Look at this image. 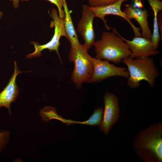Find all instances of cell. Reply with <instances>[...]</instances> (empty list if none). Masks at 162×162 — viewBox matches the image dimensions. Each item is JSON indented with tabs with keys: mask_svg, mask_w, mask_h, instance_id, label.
Instances as JSON below:
<instances>
[{
	"mask_svg": "<svg viewBox=\"0 0 162 162\" xmlns=\"http://www.w3.org/2000/svg\"><path fill=\"white\" fill-rule=\"evenodd\" d=\"M40 114L44 122H47L52 119L63 121V119L58 115L56 108L51 106H46L41 110Z\"/></svg>",
	"mask_w": 162,
	"mask_h": 162,
	"instance_id": "14",
	"label": "cell"
},
{
	"mask_svg": "<svg viewBox=\"0 0 162 162\" xmlns=\"http://www.w3.org/2000/svg\"><path fill=\"white\" fill-rule=\"evenodd\" d=\"M123 12L128 18L136 20L140 25L142 29V37L151 39L152 34L149 28L148 18L149 16L147 10L134 6L133 4L124 5Z\"/></svg>",
	"mask_w": 162,
	"mask_h": 162,
	"instance_id": "12",
	"label": "cell"
},
{
	"mask_svg": "<svg viewBox=\"0 0 162 162\" xmlns=\"http://www.w3.org/2000/svg\"><path fill=\"white\" fill-rule=\"evenodd\" d=\"M104 108L103 120L100 129L107 135L119 117L120 108L118 98L114 94L106 92L104 97Z\"/></svg>",
	"mask_w": 162,
	"mask_h": 162,
	"instance_id": "7",
	"label": "cell"
},
{
	"mask_svg": "<svg viewBox=\"0 0 162 162\" xmlns=\"http://www.w3.org/2000/svg\"><path fill=\"white\" fill-rule=\"evenodd\" d=\"M10 1H12L14 7L15 8H18L19 5V0H10Z\"/></svg>",
	"mask_w": 162,
	"mask_h": 162,
	"instance_id": "20",
	"label": "cell"
},
{
	"mask_svg": "<svg viewBox=\"0 0 162 162\" xmlns=\"http://www.w3.org/2000/svg\"><path fill=\"white\" fill-rule=\"evenodd\" d=\"M154 14H157L162 9V2L160 0H148Z\"/></svg>",
	"mask_w": 162,
	"mask_h": 162,
	"instance_id": "19",
	"label": "cell"
},
{
	"mask_svg": "<svg viewBox=\"0 0 162 162\" xmlns=\"http://www.w3.org/2000/svg\"><path fill=\"white\" fill-rule=\"evenodd\" d=\"M129 73L127 84L132 88L140 86V82L147 81L150 87L154 86L155 79L160 75L153 59L149 57L132 58L129 57L122 59Z\"/></svg>",
	"mask_w": 162,
	"mask_h": 162,
	"instance_id": "3",
	"label": "cell"
},
{
	"mask_svg": "<svg viewBox=\"0 0 162 162\" xmlns=\"http://www.w3.org/2000/svg\"><path fill=\"white\" fill-rule=\"evenodd\" d=\"M83 44H80L77 47H71L68 55L69 60L74 64L71 80L78 89L81 88L83 83L88 82L92 75L93 58Z\"/></svg>",
	"mask_w": 162,
	"mask_h": 162,
	"instance_id": "4",
	"label": "cell"
},
{
	"mask_svg": "<svg viewBox=\"0 0 162 162\" xmlns=\"http://www.w3.org/2000/svg\"><path fill=\"white\" fill-rule=\"evenodd\" d=\"M103 110L101 108H96L92 115L86 121L81 122V124L92 126L100 125L102 122Z\"/></svg>",
	"mask_w": 162,
	"mask_h": 162,
	"instance_id": "15",
	"label": "cell"
},
{
	"mask_svg": "<svg viewBox=\"0 0 162 162\" xmlns=\"http://www.w3.org/2000/svg\"><path fill=\"white\" fill-rule=\"evenodd\" d=\"M109 62L93 58V72L87 83L99 82L114 76L128 78L129 73L127 68L116 66Z\"/></svg>",
	"mask_w": 162,
	"mask_h": 162,
	"instance_id": "6",
	"label": "cell"
},
{
	"mask_svg": "<svg viewBox=\"0 0 162 162\" xmlns=\"http://www.w3.org/2000/svg\"><path fill=\"white\" fill-rule=\"evenodd\" d=\"M162 126L152 125L138 134L134 146L139 156L146 161H162Z\"/></svg>",
	"mask_w": 162,
	"mask_h": 162,
	"instance_id": "2",
	"label": "cell"
},
{
	"mask_svg": "<svg viewBox=\"0 0 162 162\" xmlns=\"http://www.w3.org/2000/svg\"><path fill=\"white\" fill-rule=\"evenodd\" d=\"M118 0H88L90 7H97L106 5L113 3Z\"/></svg>",
	"mask_w": 162,
	"mask_h": 162,
	"instance_id": "18",
	"label": "cell"
},
{
	"mask_svg": "<svg viewBox=\"0 0 162 162\" xmlns=\"http://www.w3.org/2000/svg\"><path fill=\"white\" fill-rule=\"evenodd\" d=\"M29 0H22V1H27ZM54 4L57 7L58 10V15L61 18H64L65 13L63 8L64 0H47Z\"/></svg>",
	"mask_w": 162,
	"mask_h": 162,
	"instance_id": "17",
	"label": "cell"
},
{
	"mask_svg": "<svg viewBox=\"0 0 162 162\" xmlns=\"http://www.w3.org/2000/svg\"><path fill=\"white\" fill-rule=\"evenodd\" d=\"M94 45L95 58L114 63H120L131 54L127 43L112 30L102 32L100 39L95 41Z\"/></svg>",
	"mask_w": 162,
	"mask_h": 162,
	"instance_id": "1",
	"label": "cell"
},
{
	"mask_svg": "<svg viewBox=\"0 0 162 162\" xmlns=\"http://www.w3.org/2000/svg\"><path fill=\"white\" fill-rule=\"evenodd\" d=\"M3 13L2 12L0 11V19L3 16Z\"/></svg>",
	"mask_w": 162,
	"mask_h": 162,
	"instance_id": "21",
	"label": "cell"
},
{
	"mask_svg": "<svg viewBox=\"0 0 162 162\" xmlns=\"http://www.w3.org/2000/svg\"><path fill=\"white\" fill-rule=\"evenodd\" d=\"M10 132L6 130L0 131V152L4 149L10 140Z\"/></svg>",
	"mask_w": 162,
	"mask_h": 162,
	"instance_id": "16",
	"label": "cell"
},
{
	"mask_svg": "<svg viewBox=\"0 0 162 162\" xmlns=\"http://www.w3.org/2000/svg\"><path fill=\"white\" fill-rule=\"evenodd\" d=\"M63 8L65 13L64 18V26L68 40L71 44V47L79 46L80 44L78 38L77 33L73 25L70 11L68 9L66 0H64Z\"/></svg>",
	"mask_w": 162,
	"mask_h": 162,
	"instance_id": "13",
	"label": "cell"
},
{
	"mask_svg": "<svg viewBox=\"0 0 162 162\" xmlns=\"http://www.w3.org/2000/svg\"><path fill=\"white\" fill-rule=\"evenodd\" d=\"M50 16L53 19L51 22L50 26L53 25L55 27L54 34L52 38L48 42L43 45L40 44L37 42H31V43L34 46V51L32 53L27 55L26 58L39 57L42 54L41 52L46 49H48L50 51H56L60 58L58 52V47L60 45V39L61 37L64 36L68 39L65 28L64 19L59 17L57 11L54 8L51 9Z\"/></svg>",
	"mask_w": 162,
	"mask_h": 162,
	"instance_id": "5",
	"label": "cell"
},
{
	"mask_svg": "<svg viewBox=\"0 0 162 162\" xmlns=\"http://www.w3.org/2000/svg\"><path fill=\"white\" fill-rule=\"evenodd\" d=\"M128 0H118L113 3L108 5L97 7L89 6V8L95 14V17L100 18L103 21L107 30H109L111 28L107 25V21L105 17L108 15H113L121 17L129 23L133 29L135 36H142L141 33L140 32V28L136 27L121 9V5L123 3Z\"/></svg>",
	"mask_w": 162,
	"mask_h": 162,
	"instance_id": "8",
	"label": "cell"
},
{
	"mask_svg": "<svg viewBox=\"0 0 162 162\" xmlns=\"http://www.w3.org/2000/svg\"><path fill=\"white\" fill-rule=\"evenodd\" d=\"M18 68L16 62H14V71L9 82L3 90L0 92V108L4 107L11 115L10 105L15 101L19 94V89L16 83L17 76L23 72Z\"/></svg>",
	"mask_w": 162,
	"mask_h": 162,
	"instance_id": "11",
	"label": "cell"
},
{
	"mask_svg": "<svg viewBox=\"0 0 162 162\" xmlns=\"http://www.w3.org/2000/svg\"><path fill=\"white\" fill-rule=\"evenodd\" d=\"M112 31L128 44L131 54L130 57L132 58L147 57L158 55L159 52L154 46L151 39L142 37H135L131 40L126 39L120 35L116 30Z\"/></svg>",
	"mask_w": 162,
	"mask_h": 162,
	"instance_id": "10",
	"label": "cell"
},
{
	"mask_svg": "<svg viewBox=\"0 0 162 162\" xmlns=\"http://www.w3.org/2000/svg\"><path fill=\"white\" fill-rule=\"evenodd\" d=\"M95 17L89 6L82 5V16L78 23L77 30L84 40L83 45L88 50L95 42V35L93 26V20Z\"/></svg>",
	"mask_w": 162,
	"mask_h": 162,
	"instance_id": "9",
	"label": "cell"
}]
</instances>
